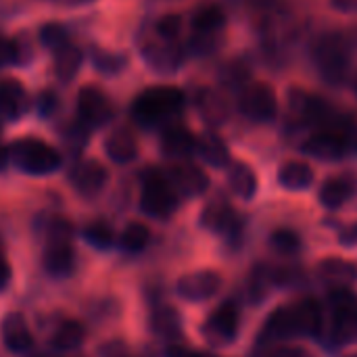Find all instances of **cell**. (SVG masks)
Instances as JSON below:
<instances>
[{
    "label": "cell",
    "mask_w": 357,
    "mask_h": 357,
    "mask_svg": "<svg viewBox=\"0 0 357 357\" xmlns=\"http://www.w3.org/2000/svg\"><path fill=\"white\" fill-rule=\"evenodd\" d=\"M324 326L322 305L314 297H303L291 305L278 307L268 320L259 335L261 343L280 341L291 337H318Z\"/></svg>",
    "instance_id": "obj_1"
},
{
    "label": "cell",
    "mask_w": 357,
    "mask_h": 357,
    "mask_svg": "<svg viewBox=\"0 0 357 357\" xmlns=\"http://www.w3.org/2000/svg\"><path fill=\"white\" fill-rule=\"evenodd\" d=\"M312 61L322 79L339 88L347 82L351 71V44L343 33H324L312 46Z\"/></svg>",
    "instance_id": "obj_2"
},
{
    "label": "cell",
    "mask_w": 357,
    "mask_h": 357,
    "mask_svg": "<svg viewBox=\"0 0 357 357\" xmlns=\"http://www.w3.org/2000/svg\"><path fill=\"white\" fill-rule=\"evenodd\" d=\"M184 100V92L176 86H153L136 96L132 115L144 128L163 126L182 111Z\"/></svg>",
    "instance_id": "obj_3"
},
{
    "label": "cell",
    "mask_w": 357,
    "mask_h": 357,
    "mask_svg": "<svg viewBox=\"0 0 357 357\" xmlns=\"http://www.w3.org/2000/svg\"><path fill=\"white\" fill-rule=\"evenodd\" d=\"M8 153L17 169L29 176H48L63 165V157L54 146L31 136L15 140L8 146Z\"/></svg>",
    "instance_id": "obj_4"
},
{
    "label": "cell",
    "mask_w": 357,
    "mask_h": 357,
    "mask_svg": "<svg viewBox=\"0 0 357 357\" xmlns=\"http://www.w3.org/2000/svg\"><path fill=\"white\" fill-rule=\"evenodd\" d=\"M178 203H180V195L165 178V174L153 172L151 176H146L140 195V209L146 215L155 220H167L176 213Z\"/></svg>",
    "instance_id": "obj_5"
},
{
    "label": "cell",
    "mask_w": 357,
    "mask_h": 357,
    "mask_svg": "<svg viewBox=\"0 0 357 357\" xmlns=\"http://www.w3.org/2000/svg\"><path fill=\"white\" fill-rule=\"evenodd\" d=\"M238 326H241V314L238 307L228 301L222 303L218 310H213L209 314V318L205 320L201 333L205 337V341L213 347H226L230 345L236 335H238Z\"/></svg>",
    "instance_id": "obj_6"
},
{
    "label": "cell",
    "mask_w": 357,
    "mask_h": 357,
    "mask_svg": "<svg viewBox=\"0 0 357 357\" xmlns=\"http://www.w3.org/2000/svg\"><path fill=\"white\" fill-rule=\"evenodd\" d=\"M238 109L253 121H272L278 113V100L268 84L255 82L243 88L238 96Z\"/></svg>",
    "instance_id": "obj_7"
},
{
    "label": "cell",
    "mask_w": 357,
    "mask_h": 357,
    "mask_svg": "<svg viewBox=\"0 0 357 357\" xmlns=\"http://www.w3.org/2000/svg\"><path fill=\"white\" fill-rule=\"evenodd\" d=\"M142 56L149 63V67H153L155 71H159V73H172L182 63L180 40L163 38V36H159L153 29V36H149L142 42Z\"/></svg>",
    "instance_id": "obj_8"
},
{
    "label": "cell",
    "mask_w": 357,
    "mask_h": 357,
    "mask_svg": "<svg viewBox=\"0 0 357 357\" xmlns=\"http://www.w3.org/2000/svg\"><path fill=\"white\" fill-rule=\"evenodd\" d=\"M77 113L79 121H84L88 128H102L113 119L115 109L111 98L100 88L84 86L77 94Z\"/></svg>",
    "instance_id": "obj_9"
},
{
    "label": "cell",
    "mask_w": 357,
    "mask_h": 357,
    "mask_svg": "<svg viewBox=\"0 0 357 357\" xmlns=\"http://www.w3.org/2000/svg\"><path fill=\"white\" fill-rule=\"evenodd\" d=\"M333 295V337L337 343H349L357 337V299L349 289L331 291Z\"/></svg>",
    "instance_id": "obj_10"
},
{
    "label": "cell",
    "mask_w": 357,
    "mask_h": 357,
    "mask_svg": "<svg viewBox=\"0 0 357 357\" xmlns=\"http://www.w3.org/2000/svg\"><path fill=\"white\" fill-rule=\"evenodd\" d=\"M222 276L215 270H199V272H190L184 274L182 278H178L176 282V293L192 303H201L207 301L211 297H215L222 291Z\"/></svg>",
    "instance_id": "obj_11"
},
{
    "label": "cell",
    "mask_w": 357,
    "mask_h": 357,
    "mask_svg": "<svg viewBox=\"0 0 357 357\" xmlns=\"http://www.w3.org/2000/svg\"><path fill=\"white\" fill-rule=\"evenodd\" d=\"M165 178L172 182L176 192L184 197H199L209 188V176L205 169L190 161H176L165 172Z\"/></svg>",
    "instance_id": "obj_12"
},
{
    "label": "cell",
    "mask_w": 357,
    "mask_h": 357,
    "mask_svg": "<svg viewBox=\"0 0 357 357\" xmlns=\"http://www.w3.org/2000/svg\"><path fill=\"white\" fill-rule=\"evenodd\" d=\"M201 226L213 234H220L224 238H238L243 230V222L232 205L228 203H209L201 213Z\"/></svg>",
    "instance_id": "obj_13"
},
{
    "label": "cell",
    "mask_w": 357,
    "mask_h": 357,
    "mask_svg": "<svg viewBox=\"0 0 357 357\" xmlns=\"http://www.w3.org/2000/svg\"><path fill=\"white\" fill-rule=\"evenodd\" d=\"M71 184L82 197H96L102 192V188L109 182L107 167L96 159H84L71 169Z\"/></svg>",
    "instance_id": "obj_14"
},
{
    "label": "cell",
    "mask_w": 357,
    "mask_h": 357,
    "mask_svg": "<svg viewBox=\"0 0 357 357\" xmlns=\"http://www.w3.org/2000/svg\"><path fill=\"white\" fill-rule=\"evenodd\" d=\"M0 337H2L4 347L17 356L31 354L36 345V339H33V333L29 331L27 320L23 318V314H17V312L4 316V320L0 322Z\"/></svg>",
    "instance_id": "obj_15"
},
{
    "label": "cell",
    "mask_w": 357,
    "mask_h": 357,
    "mask_svg": "<svg viewBox=\"0 0 357 357\" xmlns=\"http://www.w3.org/2000/svg\"><path fill=\"white\" fill-rule=\"evenodd\" d=\"M301 149H303V153H307L310 157H316L320 161H337L349 153V140L345 134L320 130V132L312 134L303 142Z\"/></svg>",
    "instance_id": "obj_16"
},
{
    "label": "cell",
    "mask_w": 357,
    "mask_h": 357,
    "mask_svg": "<svg viewBox=\"0 0 357 357\" xmlns=\"http://www.w3.org/2000/svg\"><path fill=\"white\" fill-rule=\"evenodd\" d=\"M161 151L174 161H186L197 153V136L182 123H167L161 132Z\"/></svg>",
    "instance_id": "obj_17"
},
{
    "label": "cell",
    "mask_w": 357,
    "mask_h": 357,
    "mask_svg": "<svg viewBox=\"0 0 357 357\" xmlns=\"http://www.w3.org/2000/svg\"><path fill=\"white\" fill-rule=\"evenodd\" d=\"M31 109V98L25 86L15 79L6 77L0 82V115L6 119H19Z\"/></svg>",
    "instance_id": "obj_18"
},
{
    "label": "cell",
    "mask_w": 357,
    "mask_h": 357,
    "mask_svg": "<svg viewBox=\"0 0 357 357\" xmlns=\"http://www.w3.org/2000/svg\"><path fill=\"white\" fill-rule=\"evenodd\" d=\"M105 153L113 163H119V165L132 163L138 157L136 134L126 126H119V128L111 130L107 134V138H105Z\"/></svg>",
    "instance_id": "obj_19"
},
{
    "label": "cell",
    "mask_w": 357,
    "mask_h": 357,
    "mask_svg": "<svg viewBox=\"0 0 357 357\" xmlns=\"http://www.w3.org/2000/svg\"><path fill=\"white\" fill-rule=\"evenodd\" d=\"M318 278L331 289H349L357 280V266L341 257H326L318 264Z\"/></svg>",
    "instance_id": "obj_20"
},
{
    "label": "cell",
    "mask_w": 357,
    "mask_h": 357,
    "mask_svg": "<svg viewBox=\"0 0 357 357\" xmlns=\"http://www.w3.org/2000/svg\"><path fill=\"white\" fill-rule=\"evenodd\" d=\"M357 192V180L351 174H341L328 178L318 192V199L324 207L328 209H339L343 207L354 195Z\"/></svg>",
    "instance_id": "obj_21"
},
{
    "label": "cell",
    "mask_w": 357,
    "mask_h": 357,
    "mask_svg": "<svg viewBox=\"0 0 357 357\" xmlns=\"http://www.w3.org/2000/svg\"><path fill=\"white\" fill-rule=\"evenodd\" d=\"M75 266V251L71 243H50L42 255V268L50 276H67Z\"/></svg>",
    "instance_id": "obj_22"
},
{
    "label": "cell",
    "mask_w": 357,
    "mask_h": 357,
    "mask_svg": "<svg viewBox=\"0 0 357 357\" xmlns=\"http://www.w3.org/2000/svg\"><path fill=\"white\" fill-rule=\"evenodd\" d=\"M197 155L211 167H228L232 163L228 144L215 132H205L197 136Z\"/></svg>",
    "instance_id": "obj_23"
},
{
    "label": "cell",
    "mask_w": 357,
    "mask_h": 357,
    "mask_svg": "<svg viewBox=\"0 0 357 357\" xmlns=\"http://www.w3.org/2000/svg\"><path fill=\"white\" fill-rule=\"evenodd\" d=\"M86 341V328L77 320H63L50 335V347L59 354L77 351Z\"/></svg>",
    "instance_id": "obj_24"
},
{
    "label": "cell",
    "mask_w": 357,
    "mask_h": 357,
    "mask_svg": "<svg viewBox=\"0 0 357 357\" xmlns=\"http://www.w3.org/2000/svg\"><path fill=\"white\" fill-rule=\"evenodd\" d=\"M224 25H226V15L213 2H207L203 6H199L195 10V15H192V33L220 36L222 29H224Z\"/></svg>",
    "instance_id": "obj_25"
},
{
    "label": "cell",
    "mask_w": 357,
    "mask_h": 357,
    "mask_svg": "<svg viewBox=\"0 0 357 357\" xmlns=\"http://www.w3.org/2000/svg\"><path fill=\"white\" fill-rule=\"evenodd\" d=\"M278 182L287 190H305L314 184V169L305 161H287L278 169Z\"/></svg>",
    "instance_id": "obj_26"
},
{
    "label": "cell",
    "mask_w": 357,
    "mask_h": 357,
    "mask_svg": "<svg viewBox=\"0 0 357 357\" xmlns=\"http://www.w3.org/2000/svg\"><path fill=\"white\" fill-rule=\"evenodd\" d=\"M52 54H54V73H56V77L61 82H71L77 75L79 65L84 61L82 50L71 42H65L56 50H52Z\"/></svg>",
    "instance_id": "obj_27"
},
{
    "label": "cell",
    "mask_w": 357,
    "mask_h": 357,
    "mask_svg": "<svg viewBox=\"0 0 357 357\" xmlns=\"http://www.w3.org/2000/svg\"><path fill=\"white\" fill-rule=\"evenodd\" d=\"M228 184L232 192L245 201L253 199L257 192V176L247 163H230L228 165Z\"/></svg>",
    "instance_id": "obj_28"
},
{
    "label": "cell",
    "mask_w": 357,
    "mask_h": 357,
    "mask_svg": "<svg viewBox=\"0 0 357 357\" xmlns=\"http://www.w3.org/2000/svg\"><path fill=\"white\" fill-rule=\"evenodd\" d=\"M151 328L155 331V335L163 339H176L182 333V318L176 307L161 305L151 316Z\"/></svg>",
    "instance_id": "obj_29"
},
{
    "label": "cell",
    "mask_w": 357,
    "mask_h": 357,
    "mask_svg": "<svg viewBox=\"0 0 357 357\" xmlns=\"http://www.w3.org/2000/svg\"><path fill=\"white\" fill-rule=\"evenodd\" d=\"M197 107H199L203 119L213 126L222 123L228 117V105L222 98V94H218L215 90H209V88L201 90L197 96Z\"/></svg>",
    "instance_id": "obj_30"
},
{
    "label": "cell",
    "mask_w": 357,
    "mask_h": 357,
    "mask_svg": "<svg viewBox=\"0 0 357 357\" xmlns=\"http://www.w3.org/2000/svg\"><path fill=\"white\" fill-rule=\"evenodd\" d=\"M151 241V230L142 222H130L119 234V247L128 253H140Z\"/></svg>",
    "instance_id": "obj_31"
},
{
    "label": "cell",
    "mask_w": 357,
    "mask_h": 357,
    "mask_svg": "<svg viewBox=\"0 0 357 357\" xmlns=\"http://www.w3.org/2000/svg\"><path fill=\"white\" fill-rule=\"evenodd\" d=\"M82 236L94 249H109L115 245V232L105 222H92L82 230Z\"/></svg>",
    "instance_id": "obj_32"
},
{
    "label": "cell",
    "mask_w": 357,
    "mask_h": 357,
    "mask_svg": "<svg viewBox=\"0 0 357 357\" xmlns=\"http://www.w3.org/2000/svg\"><path fill=\"white\" fill-rule=\"evenodd\" d=\"M270 245L272 249H276L280 255H295L301 249V238L295 230L289 228H278L272 232L270 236Z\"/></svg>",
    "instance_id": "obj_33"
},
{
    "label": "cell",
    "mask_w": 357,
    "mask_h": 357,
    "mask_svg": "<svg viewBox=\"0 0 357 357\" xmlns=\"http://www.w3.org/2000/svg\"><path fill=\"white\" fill-rule=\"evenodd\" d=\"M73 224L65 215H52L48 224V241L50 243H71Z\"/></svg>",
    "instance_id": "obj_34"
},
{
    "label": "cell",
    "mask_w": 357,
    "mask_h": 357,
    "mask_svg": "<svg viewBox=\"0 0 357 357\" xmlns=\"http://www.w3.org/2000/svg\"><path fill=\"white\" fill-rule=\"evenodd\" d=\"M40 40L48 50H56L59 46H63L65 42H69L67 29L61 23H46L40 31Z\"/></svg>",
    "instance_id": "obj_35"
},
{
    "label": "cell",
    "mask_w": 357,
    "mask_h": 357,
    "mask_svg": "<svg viewBox=\"0 0 357 357\" xmlns=\"http://www.w3.org/2000/svg\"><path fill=\"white\" fill-rule=\"evenodd\" d=\"M155 31L163 38H169V40H180V31H182V19L178 15H167L163 17L157 25H155Z\"/></svg>",
    "instance_id": "obj_36"
},
{
    "label": "cell",
    "mask_w": 357,
    "mask_h": 357,
    "mask_svg": "<svg viewBox=\"0 0 357 357\" xmlns=\"http://www.w3.org/2000/svg\"><path fill=\"white\" fill-rule=\"evenodd\" d=\"M21 61V46L15 40L0 36V67H8Z\"/></svg>",
    "instance_id": "obj_37"
},
{
    "label": "cell",
    "mask_w": 357,
    "mask_h": 357,
    "mask_svg": "<svg viewBox=\"0 0 357 357\" xmlns=\"http://www.w3.org/2000/svg\"><path fill=\"white\" fill-rule=\"evenodd\" d=\"M63 138L69 146H75V149H82L86 146L88 142V126L84 121L79 123H71L65 132H63Z\"/></svg>",
    "instance_id": "obj_38"
},
{
    "label": "cell",
    "mask_w": 357,
    "mask_h": 357,
    "mask_svg": "<svg viewBox=\"0 0 357 357\" xmlns=\"http://www.w3.org/2000/svg\"><path fill=\"white\" fill-rule=\"evenodd\" d=\"M261 357H312L307 356L301 347H295V345H276L268 351H264Z\"/></svg>",
    "instance_id": "obj_39"
},
{
    "label": "cell",
    "mask_w": 357,
    "mask_h": 357,
    "mask_svg": "<svg viewBox=\"0 0 357 357\" xmlns=\"http://www.w3.org/2000/svg\"><path fill=\"white\" fill-rule=\"evenodd\" d=\"M123 59H119V56H109V54H105V52H94V63H96V67L98 69H102V71H109V73H113V71H117L121 65H117V63H121Z\"/></svg>",
    "instance_id": "obj_40"
},
{
    "label": "cell",
    "mask_w": 357,
    "mask_h": 357,
    "mask_svg": "<svg viewBox=\"0 0 357 357\" xmlns=\"http://www.w3.org/2000/svg\"><path fill=\"white\" fill-rule=\"evenodd\" d=\"M10 280H13V268L8 264V259L0 253V293H4L8 289Z\"/></svg>",
    "instance_id": "obj_41"
},
{
    "label": "cell",
    "mask_w": 357,
    "mask_h": 357,
    "mask_svg": "<svg viewBox=\"0 0 357 357\" xmlns=\"http://www.w3.org/2000/svg\"><path fill=\"white\" fill-rule=\"evenodd\" d=\"M165 357H201V351H192L184 345H178V343H172L165 351Z\"/></svg>",
    "instance_id": "obj_42"
},
{
    "label": "cell",
    "mask_w": 357,
    "mask_h": 357,
    "mask_svg": "<svg viewBox=\"0 0 357 357\" xmlns=\"http://www.w3.org/2000/svg\"><path fill=\"white\" fill-rule=\"evenodd\" d=\"M56 107V96L52 92H42L40 94V111L42 115H50Z\"/></svg>",
    "instance_id": "obj_43"
},
{
    "label": "cell",
    "mask_w": 357,
    "mask_h": 357,
    "mask_svg": "<svg viewBox=\"0 0 357 357\" xmlns=\"http://www.w3.org/2000/svg\"><path fill=\"white\" fill-rule=\"evenodd\" d=\"M339 238H341L343 245H349V247L357 245V224H351V226H347L345 230H341Z\"/></svg>",
    "instance_id": "obj_44"
},
{
    "label": "cell",
    "mask_w": 357,
    "mask_h": 357,
    "mask_svg": "<svg viewBox=\"0 0 357 357\" xmlns=\"http://www.w3.org/2000/svg\"><path fill=\"white\" fill-rule=\"evenodd\" d=\"M331 2L341 13H357V0H331Z\"/></svg>",
    "instance_id": "obj_45"
},
{
    "label": "cell",
    "mask_w": 357,
    "mask_h": 357,
    "mask_svg": "<svg viewBox=\"0 0 357 357\" xmlns=\"http://www.w3.org/2000/svg\"><path fill=\"white\" fill-rule=\"evenodd\" d=\"M8 163H10V153H8V146H4V144L0 142V172H4Z\"/></svg>",
    "instance_id": "obj_46"
},
{
    "label": "cell",
    "mask_w": 357,
    "mask_h": 357,
    "mask_svg": "<svg viewBox=\"0 0 357 357\" xmlns=\"http://www.w3.org/2000/svg\"><path fill=\"white\" fill-rule=\"evenodd\" d=\"M36 357H54V356H48V354H38Z\"/></svg>",
    "instance_id": "obj_47"
},
{
    "label": "cell",
    "mask_w": 357,
    "mask_h": 357,
    "mask_svg": "<svg viewBox=\"0 0 357 357\" xmlns=\"http://www.w3.org/2000/svg\"><path fill=\"white\" fill-rule=\"evenodd\" d=\"M201 357H215V356H209V354H201Z\"/></svg>",
    "instance_id": "obj_48"
},
{
    "label": "cell",
    "mask_w": 357,
    "mask_h": 357,
    "mask_svg": "<svg viewBox=\"0 0 357 357\" xmlns=\"http://www.w3.org/2000/svg\"><path fill=\"white\" fill-rule=\"evenodd\" d=\"M347 357H357V354H354V356H347Z\"/></svg>",
    "instance_id": "obj_49"
},
{
    "label": "cell",
    "mask_w": 357,
    "mask_h": 357,
    "mask_svg": "<svg viewBox=\"0 0 357 357\" xmlns=\"http://www.w3.org/2000/svg\"><path fill=\"white\" fill-rule=\"evenodd\" d=\"M113 357H126V356H113Z\"/></svg>",
    "instance_id": "obj_50"
},
{
    "label": "cell",
    "mask_w": 357,
    "mask_h": 357,
    "mask_svg": "<svg viewBox=\"0 0 357 357\" xmlns=\"http://www.w3.org/2000/svg\"><path fill=\"white\" fill-rule=\"evenodd\" d=\"M356 92H357V79H356Z\"/></svg>",
    "instance_id": "obj_51"
},
{
    "label": "cell",
    "mask_w": 357,
    "mask_h": 357,
    "mask_svg": "<svg viewBox=\"0 0 357 357\" xmlns=\"http://www.w3.org/2000/svg\"><path fill=\"white\" fill-rule=\"evenodd\" d=\"M356 146H357V142H356Z\"/></svg>",
    "instance_id": "obj_52"
}]
</instances>
